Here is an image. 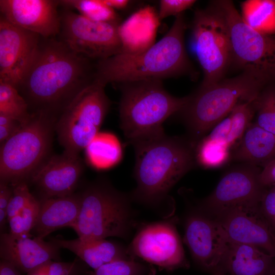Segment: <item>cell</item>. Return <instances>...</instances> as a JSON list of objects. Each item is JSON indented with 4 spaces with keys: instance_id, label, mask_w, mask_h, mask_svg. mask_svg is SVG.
I'll return each instance as SVG.
<instances>
[{
    "instance_id": "6da1fadb",
    "label": "cell",
    "mask_w": 275,
    "mask_h": 275,
    "mask_svg": "<svg viewBox=\"0 0 275 275\" xmlns=\"http://www.w3.org/2000/svg\"><path fill=\"white\" fill-rule=\"evenodd\" d=\"M97 61L78 54L56 37H41L37 52L17 89L31 113L58 117L95 79Z\"/></svg>"
},
{
    "instance_id": "7a4b0ae2",
    "label": "cell",
    "mask_w": 275,
    "mask_h": 275,
    "mask_svg": "<svg viewBox=\"0 0 275 275\" xmlns=\"http://www.w3.org/2000/svg\"><path fill=\"white\" fill-rule=\"evenodd\" d=\"M131 145L135 151L136 183L129 194L132 201L155 210L166 218L171 217L175 207L169 193L194 168L196 145L165 133Z\"/></svg>"
},
{
    "instance_id": "3957f363",
    "label": "cell",
    "mask_w": 275,
    "mask_h": 275,
    "mask_svg": "<svg viewBox=\"0 0 275 275\" xmlns=\"http://www.w3.org/2000/svg\"><path fill=\"white\" fill-rule=\"evenodd\" d=\"M186 23L183 14L176 16L168 33L148 49L138 53L121 52L96 62L94 80L105 86L173 77L190 68L184 44Z\"/></svg>"
},
{
    "instance_id": "277c9868",
    "label": "cell",
    "mask_w": 275,
    "mask_h": 275,
    "mask_svg": "<svg viewBox=\"0 0 275 275\" xmlns=\"http://www.w3.org/2000/svg\"><path fill=\"white\" fill-rule=\"evenodd\" d=\"M120 85V126L131 145L164 133L163 122L180 112L188 99V96L180 98L171 95L161 80Z\"/></svg>"
},
{
    "instance_id": "5b68a950",
    "label": "cell",
    "mask_w": 275,
    "mask_h": 275,
    "mask_svg": "<svg viewBox=\"0 0 275 275\" xmlns=\"http://www.w3.org/2000/svg\"><path fill=\"white\" fill-rule=\"evenodd\" d=\"M80 193L79 213L70 227L78 238L127 239L130 236L136 223L129 195L117 190L103 179L91 183Z\"/></svg>"
},
{
    "instance_id": "8992f818",
    "label": "cell",
    "mask_w": 275,
    "mask_h": 275,
    "mask_svg": "<svg viewBox=\"0 0 275 275\" xmlns=\"http://www.w3.org/2000/svg\"><path fill=\"white\" fill-rule=\"evenodd\" d=\"M267 85L253 74L239 75L202 87L188 96L181 113L195 144L226 117L239 102L255 99Z\"/></svg>"
},
{
    "instance_id": "52a82bcc",
    "label": "cell",
    "mask_w": 275,
    "mask_h": 275,
    "mask_svg": "<svg viewBox=\"0 0 275 275\" xmlns=\"http://www.w3.org/2000/svg\"><path fill=\"white\" fill-rule=\"evenodd\" d=\"M58 117L45 112L31 113L27 121L1 145V181L14 184L31 180L50 156Z\"/></svg>"
},
{
    "instance_id": "ba28073f",
    "label": "cell",
    "mask_w": 275,
    "mask_h": 275,
    "mask_svg": "<svg viewBox=\"0 0 275 275\" xmlns=\"http://www.w3.org/2000/svg\"><path fill=\"white\" fill-rule=\"evenodd\" d=\"M105 87L94 80L58 116L55 131L64 152L79 155L99 133L111 105Z\"/></svg>"
},
{
    "instance_id": "9c48e42d",
    "label": "cell",
    "mask_w": 275,
    "mask_h": 275,
    "mask_svg": "<svg viewBox=\"0 0 275 275\" xmlns=\"http://www.w3.org/2000/svg\"><path fill=\"white\" fill-rule=\"evenodd\" d=\"M227 24L232 62L266 85L275 81V35L259 33L247 25L232 1H215Z\"/></svg>"
},
{
    "instance_id": "30bf717a",
    "label": "cell",
    "mask_w": 275,
    "mask_h": 275,
    "mask_svg": "<svg viewBox=\"0 0 275 275\" xmlns=\"http://www.w3.org/2000/svg\"><path fill=\"white\" fill-rule=\"evenodd\" d=\"M191 26L194 49L204 74L200 87L209 86L223 79L232 62L228 25L215 1L196 11Z\"/></svg>"
},
{
    "instance_id": "8fae6325",
    "label": "cell",
    "mask_w": 275,
    "mask_h": 275,
    "mask_svg": "<svg viewBox=\"0 0 275 275\" xmlns=\"http://www.w3.org/2000/svg\"><path fill=\"white\" fill-rule=\"evenodd\" d=\"M60 15L58 38L73 51L95 61L122 52L119 22L93 21L67 9Z\"/></svg>"
},
{
    "instance_id": "7c38bea8",
    "label": "cell",
    "mask_w": 275,
    "mask_h": 275,
    "mask_svg": "<svg viewBox=\"0 0 275 275\" xmlns=\"http://www.w3.org/2000/svg\"><path fill=\"white\" fill-rule=\"evenodd\" d=\"M178 221L176 216L170 217L142 226L127 246L129 255L169 271L188 268L176 226Z\"/></svg>"
},
{
    "instance_id": "4fadbf2b",
    "label": "cell",
    "mask_w": 275,
    "mask_h": 275,
    "mask_svg": "<svg viewBox=\"0 0 275 275\" xmlns=\"http://www.w3.org/2000/svg\"><path fill=\"white\" fill-rule=\"evenodd\" d=\"M260 171L256 166L249 164L229 171L198 207L215 218L235 208L258 206L266 188L260 181Z\"/></svg>"
},
{
    "instance_id": "5bb4252c",
    "label": "cell",
    "mask_w": 275,
    "mask_h": 275,
    "mask_svg": "<svg viewBox=\"0 0 275 275\" xmlns=\"http://www.w3.org/2000/svg\"><path fill=\"white\" fill-rule=\"evenodd\" d=\"M228 241L218 222L199 207L186 215L183 242L202 270L212 274L219 270Z\"/></svg>"
},
{
    "instance_id": "9a60e30c",
    "label": "cell",
    "mask_w": 275,
    "mask_h": 275,
    "mask_svg": "<svg viewBox=\"0 0 275 275\" xmlns=\"http://www.w3.org/2000/svg\"><path fill=\"white\" fill-rule=\"evenodd\" d=\"M40 35L0 18V81L17 89L31 65Z\"/></svg>"
},
{
    "instance_id": "2e32d148",
    "label": "cell",
    "mask_w": 275,
    "mask_h": 275,
    "mask_svg": "<svg viewBox=\"0 0 275 275\" xmlns=\"http://www.w3.org/2000/svg\"><path fill=\"white\" fill-rule=\"evenodd\" d=\"M59 5L54 0H1V16L42 37H56L61 26Z\"/></svg>"
},
{
    "instance_id": "e0dca14e",
    "label": "cell",
    "mask_w": 275,
    "mask_h": 275,
    "mask_svg": "<svg viewBox=\"0 0 275 275\" xmlns=\"http://www.w3.org/2000/svg\"><path fill=\"white\" fill-rule=\"evenodd\" d=\"M213 218L229 241L255 245L275 257V233L261 214L259 206L235 208Z\"/></svg>"
},
{
    "instance_id": "ac0fdd59",
    "label": "cell",
    "mask_w": 275,
    "mask_h": 275,
    "mask_svg": "<svg viewBox=\"0 0 275 275\" xmlns=\"http://www.w3.org/2000/svg\"><path fill=\"white\" fill-rule=\"evenodd\" d=\"M84 170L79 155L63 152L50 155L38 168L31 181L44 198L60 197L73 194Z\"/></svg>"
},
{
    "instance_id": "d6986e66",
    "label": "cell",
    "mask_w": 275,
    "mask_h": 275,
    "mask_svg": "<svg viewBox=\"0 0 275 275\" xmlns=\"http://www.w3.org/2000/svg\"><path fill=\"white\" fill-rule=\"evenodd\" d=\"M60 249L51 240L45 241L37 236L17 237L10 233L1 234L2 260L26 273L46 262L58 261Z\"/></svg>"
},
{
    "instance_id": "ffe728a7",
    "label": "cell",
    "mask_w": 275,
    "mask_h": 275,
    "mask_svg": "<svg viewBox=\"0 0 275 275\" xmlns=\"http://www.w3.org/2000/svg\"><path fill=\"white\" fill-rule=\"evenodd\" d=\"M218 271L228 275H274L275 257L255 245L228 240Z\"/></svg>"
},
{
    "instance_id": "44dd1931",
    "label": "cell",
    "mask_w": 275,
    "mask_h": 275,
    "mask_svg": "<svg viewBox=\"0 0 275 275\" xmlns=\"http://www.w3.org/2000/svg\"><path fill=\"white\" fill-rule=\"evenodd\" d=\"M160 19L158 12L150 6H145L130 15L119 26L122 52L138 53L154 45Z\"/></svg>"
},
{
    "instance_id": "7402d4cb",
    "label": "cell",
    "mask_w": 275,
    "mask_h": 275,
    "mask_svg": "<svg viewBox=\"0 0 275 275\" xmlns=\"http://www.w3.org/2000/svg\"><path fill=\"white\" fill-rule=\"evenodd\" d=\"M40 201L37 223L32 231L43 239L51 232L71 227L76 221L80 208V193L60 197L44 198Z\"/></svg>"
},
{
    "instance_id": "603a6c76",
    "label": "cell",
    "mask_w": 275,
    "mask_h": 275,
    "mask_svg": "<svg viewBox=\"0 0 275 275\" xmlns=\"http://www.w3.org/2000/svg\"><path fill=\"white\" fill-rule=\"evenodd\" d=\"M50 240L60 248L74 253L94 270L112 261L134 258L129 255L127 247L105 239H84L78 237L72 240L53 238Z\"/></svg>"
},
{
    "instance_id": "cb8c5ba5",
    "label": "cell",
    "mask_w": 275,
    "mask_h": 275,
    "mask_svg": "<svg viewBox=\"0 0 275 275\" xmlns=\"http://www.w3.org/2000/svg\"><path fill=\"white\" fill-rule=\"evenodd\" d=\"M233 157L249 165L263 167L275 158V134L252 123L237 144Z\"/></svg>"
},
{
    "instance_id": "d4e9b609",
    "label": "cell",
    "mask_w": 275,
    "mask_h": 275,
    "mask_svg": "<svg viewBox=\"0 0 275 275\" xmlns=\"http://www.w3.org/2000/svg\"><path fill=\"white\" fill-rule=\"evenodd\" d=\"M85 150L89 162L97 169L112 167L122 157L121 144L118 139L110 133L99 132Z\"/></svg>"
},
{
    "instance_id": "484cf974",
    "label": "cell",
    "mask_w": 275,
    "mask_h": 275,
    "mask_svg": "<svg viewBox=\"0 0 275 275\" xmlns=\"http://www.w3.org/2000/svg\"><path fill=\"white\" fill-rule=\"evenodd\" d=\"M242 20L254 30L275 35V0H247L241 5Z\"/></svg>"
},
{
    "instance_id": "4316f807",
    "label": "cell",
    "mask_w": 275,
    "mask_h": 275,
    "mask_svg": "<svg viewBox=\"0 0 275 275\" xmlns=\"http://www.w3.org/2000/svg\"><path fill=\"white\" fill-rule=\"evenodd\" d=\"M231 149L227 144L205 137L198 141L195 145L196 161L204 168L219 167L228 161Z\"/></svg>"
},
{
    "instance_id": "83f0119b",
    "label": "cell",
    "mask_w": 275,
    "mask_h": 275,
    "mask_svg": "<svg viewBox=\"0 0 275 275\" xmlns=\"http://www.w3.org/2000/svg\"><path fill=\"white\" fill-rule=\"evenodd\" d=\"M0 114L13 118L23 124L31 116L29 105L18 89L0 81Z\"/></svg>"
},
{
    "instance_id": "f1b7e54d",
    "label": "cell",
    "mask_w": 275,
    "mask_h": 275,
    "mask_svg": "<svg viewBox=\"0 0 275 275\" xmlns=\"http://www.w3.org/2000/svg\"><path fill=\"white\" fill-rule=\"evenodd\" d=\"M60 5L65 9H73L81 15L90 20L99 22H119L115 10L104 0H62Z\"/></svg>"
},
{
    "instance_id": "f546056e",
    "label": "cell",
    "mask_w": 275,
    "mask_h": 275,
    "mask_svg": "<svg viewBox=\"0 0 275 275\" xmlns=\"http://www.w3.org/2000/svg\"><path fill=\"white\" fill-rule=\"evenodd\" d=\"M254 105L256 113L255 123L275 134V86L264 87L254 100Z\"/></svg>"
},
{
    "instance_id": "4dcf8cb0",
    "label": "cell",
    "mask_w": 275,
    "mask_h": 275,
    "mask_svg": "<svg viewBox=\"0 0 275 275\" xmlns=\"http://www.w3.org/2000/svg\"><path fill=\"white\" fill-rule=\"evenodd\" d=\"M255 99L239 102L229 114L231 119V127L227 144L231 148L238 144L252 123L255 114Z\"/></svg>"
},
{
    "instance_id": "1f68e13d",
    "label": "cell",
    "mask_w": 275,
    "mask_h": 275,
    "mask_svg": "<svg viewBox=\"0 0 275 275\" xmlns=\"http://www.w3.org/2000/svg\"><path fill=\"white\" fill-rule=\"evenodd\" d=\"M40 201L34 196L25 207L8 220L9 233L17 237L32 236V232L38 219Z\"/></svg>"
},
{
    "instance_id": "d6a6232c",
    "label": "cell",
    "mask_w": 275,
    "mask_h": 275,
    "mask_svg": "<svg viewBox=\"0 0 275 275\" xmlns=\"http://www.w3.org/2000/svg\"><path fill=\"white\" fill-rule=\"evenodd\" d=\"M154 273L152 267L131 258L106 263L89 275H153Z\"/></svg>"
},
{
    "instance_id": "836d02e7",
    "label": "cell",
    "mask_w": 275,
    "mask_h": 275,
    "mask_svg": "<svg viewBox=\"0 0 275 275\" xmlns=\"http://www.w3.org/2000/svg\"><path fill=\"white\" fill-rule=\"evenodd\" d=\"M87 271L79 261L64 262L51 260L35 268L26 275H84Z\"/></svg>"
},
{
    "instance_id": "e575fe53",
    "label": "cell",
    "mask_w": 275,
    "mask_h": 275,
    "mask_svg": "<svg viewBox=\"0 0 275 275\" xmlns=\"http://www.w3.org/2000/svg\"><path fill=\"white\" fill-rule=\"evenodd\" d=\"M11 185L13 186V194L7 209L8 222L11 217L20 212L33 197L26 182H20Z\"/></svg>"
},
{
    "instance_id": "d590c367",
    "label": "cell",
    "mask_w": 275,
    "mask_h": 275,
    "mask_svg": "<svg viewBox=\"0 0 275 275\" xmlns=\"http://www.w3.org/2000/svg\"><path fill=\"white\" fill-rule=\"evenodd\" d=\"M261 214L275 233V185L266 187L259 205Z\"/></svg>"
},
{
    "instance_id": "8d00e7d4",
    "label": "cell",
    "mask_w": 275,
    "mask_h": 275,
    "mask_svg": "<svg viewBox=\"0 0 275 275\" xmlns=\"http://www.w3.org/2000/svg\"><path fill=\"white\" fill-rule=\"evenodd\" d=\"M196 2L194 0H161L159 2L158 17L160 20L169 16L182 14Z\"/></svg>"
},
{
    "instance_id": "74e56055",
    "label": "cell",
    "mask_w": 275,
    "mask_h": 275,
    "mask_svg": "<svg viewBox=\"0 0 275 275\" xmlns=\"http://www.w3.org/2000/svg\"><path fill=\"white\" fill-rule=\"evenodd\" d=\"M18 120L8 116L0 114V143L3 144L22 125Z\"/></svg>"
},
{
    "instance_id": "f35d334b",
    "label": "cell",
    "mask_w": 275,
    "mask_h": 275,
    "mask_svg": "<svg viewBox=\"0 0 275 275\" xmlns=\"http://www.w3.org/2000/svg\"><path fill=\"white\" fill-rule=\"evenodd\" d=\"M231 127V119L230 116L228 115L216 124L211 132L206 137L212 141L227 144Z\"/></svg>"
},
{
    "instance_id": "ab89813d",
    "label": "cell",
    "mask_w": 275,
    "mask_h": 275,
    "mask_svg": "<svg viewBox=\"0 0 275 275\" xmlns=\"http://www.w3.org/2000/svg\"><path fill=\"white\" fill-rule=\"evenodd\" d=\"M259 180L265 187L275 185V158L269 161L261 170Z\"/></svg>"
},
{
    "instance_id": "60d3db41",
    "label": "cell",
    "mask_w": 275,
    "mask_h": 275,
    "mask_svg": "<svg viewBox=\"0 0 275 275\" xmlns=\"http://www.w3.org/2000/svg\"><path fill=\"white\" fill-rule=\"evenodd\" d=\"M13 194V186L7 182H0V209L7 211V207Z\"/></svg>"
},
{
    "instance_id": "b9f144b4",
    "label": "cell",
    "mask_w": 275,
    "mask_h": 275,
    "mask_svg": "<svg viewBox=\"0 0 275 275\" xmlns=\"http://www.w3.org/2000/svg\"><path fill=\"white\" fill-rule=\"evenodd\" d=\"M0 275H20L19 271L9 262L1 260Z\"/></svg>"
},
{
    "instance_id": "7bdbcfd3",
    "label": "cell",
    "mask_w": 275,
    "mask_h": 275,
    "mask_svg": "<svg viewBox=\"0 0 275 275\" xmlns=\"http://www.w3.org/2000/svg\"><path fill=\"white\" fill-rule=\"evenodd\" d=\"M104 2L114 10H123L130 4L128 0H104Z\"/></svg>"
},
{
    "instance_id": "ee69618b",
    "label": "cell",
    "mask_w": 275,
    "mask_h": 275,
    "mask_svg": "<svg viewBox=\"0 0 275 275\" xmlns=\"http://www.w3.org/2000/svg\"><path fill=\"white\" fill-rule=\"evenodd\" d=\"M212 275H228V274L225 273L224 272H221V271H216L213 273Z\"/></svg>"
},
{
    "instance_id": "f6af8a7d",
    "label": "cell",
    "mask_w": 275,
    "mask_h": 275,
    "mask_svg": "<svg viewBox=\"0 0 275 275\" xmlns=\"http://www.w3.org/2000/svg\"><path fill=\"white\" fill-rule=\"evenodd\" d=\"M274 275H275V273H274Z\"/></svg>"
}]
</instances>
